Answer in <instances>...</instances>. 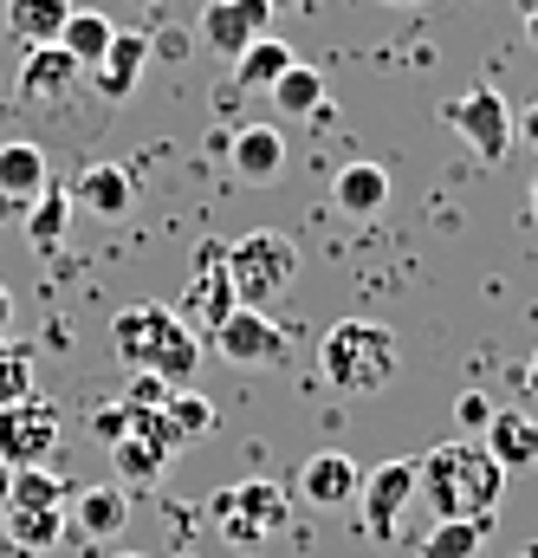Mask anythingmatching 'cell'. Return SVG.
Segmentation results:
<instances>
[{"label":"cell","instance_id":"cell-1","mask_svg":"<svg viewBox=\"0 0 538 558\" xmlns=\"http://www.w3.org/2000/svg\"><path fill=\"white\" fill-rule=\"evenodd\" d=\"M415 468H421V494H428L435 520H493L500 513L506 468L480 441H441Z\"/></svg>","mask_w":538,"mask_h":558},{"label":"cell","instance_id":"cell-2","mask_svg":"<svg viewBox=\"0 0 538 558\" xmlns=\"http://www.w3.org/2000/svg\"><path fill=\"white\" fill-rule=\"evenodd\" d=\"M111 344H118V357L131 371L162 377L169 390L195 384V371H201V344H195V331L169 305H124L118 325H111Z\"/></svg>","mask_w":538,"mask_h":558},{"label":"cell","instance_id":"cell-3","mask_svg":"<svg viewBox=\"0 0 538 558\" xmlns=\"http://www.w3.org/2000/svg\"><path fill=\"white\" fill-rule=\"evenodd\" d=\"M403 351H396V331L390 325H370V318H344L318 338V371L338 397H377L390 377H396Z\"/></svg>","mask_w":538,"mask_h":558},{"label":"cell","instance_id":"cell-4","mask_svg":"<svg viewBox=\"0 0 538 558\" xmlns=\"http://www.w3.org/2000/svg\"><path fill=\"white\" fill-rule=\"evenodd\" d=\"M228 279H234V299H241V305L267 312L272 299H285L292 279H298V247H292V234H279V228L241 234V241L228 247Z\"/></svg>","mask_w":538,"mask_h":558},{"label":"cell","instance_id":"cell-5","mask_svg":"<svg viewBox=\"0 0 538 558\" xmlns=\"http://www.w3.org/2000/svg\"><path fill=\"white\" fill-rule=\"evenodd\" d=\"M285 513H292V500L279 481H228L208 500V526L228 546H267L272 533H285Z\"/></svg>","mask_w":538,"mask_h":558},{"label":"cell","instance_id":"cell-6","mask_svg":"<svg viewBox=\"0 0 538 558\" xmlns=\"http://www.w3.org/2000/svg\"><path fill=\"white\" fill-rule=\"evenodd\" d=\"M59 435H65L59 403H46V397L7 403V410H0V461H7L13 474H20V468H46L52 448H59Z\"/></svg>","mask_w":538,"mask_h":558},{"label":"cell","instance_id":"cell-7","mask_svg":"<svg viewBox=\"0 0 538 558\" xmlns=\"http://www.w3.org/2000/svg\"><path fill=\"white\" fill-rule=\"evenodd\" d=\"M228 312H241V299H234V279H228V247L221 241H208L201 254H195V274L182 286V305H175V318L188 325V331H221L228 325Z\"/></svg>","mask_w":538,"mask_h":558},{"label":"cell","instance_id":"cell-8","mask_svg":"<svg viewBox=\"0 0 538 558\" xmlns=\"http://www.w3.org/2000/svg\"><path fill=\"white\" fill-rule=\"evenodd\" d=\"M415 494H421V468H415V461H383L377 474H364V487H357V520H364V533L390 546V539L403 533V513H408Z\"/></svg>","mask_w":538,"mask_h":558},{"label":"cell","instance_id":"cell-9","mask_svg":"<svg viewBox=\"0 0 538 558\" xmlns=\"http://www.w3.org/2000/svg\"><path fill=\"white\" fill-rule=\"evenodd\" d=\"M441 118H448V124L467 137V149H474V156H487V162H500V156L519 143V137H513V105H506L493 85H474V92H461V98H454Z\"/></svg>","mask_w":538,"mask_h":558},{"label":"cell","instance_id":"cell-10","mask_svg":"<svg viewBox=\"0 0 538 558\" xmlns=\"http://www.w3.org/2000/svg\"><path fill=\"white\" fill-rule=\"evenodd\" d=\"M272 0H208L201 7V46L221 59H241L254 39H267Z\"/></svg>","mask_w":538,"mask_h":558},{"label":"cell","instance_id":"cell-11","mask_svg":"<svg viewBox=\"0 0 538 558\" xmlns=\"http://www.w3.org/2000/svg\"><path fill=\"white\" fill-rule=\"evenodd\" d=\"M13 85H20V98H26V105H39V111H59V105H72V98H78V85H85V65H78L65 46H33Z\"/></svg>","mask_w":538,"mask_h":558},{"label":"cell","instance_id":"cell-12","mask_svg":"<svg viewBox=\"0 0 538 558\" xmlns=\"http://www.w3.org/2000/svg\"><path fill=\"white\" fill-rule=\"evenodd\" d=\"M215 351H221L228 364H241V371H272V364H285V338H279V325H272L267 312H254V305L228 312V325L215 331Z\"/></svg>","mask_w":538,"mask_h":558},{"label":"cell","instance_id":"cell-13","mask_svg":"<svg viewBox=\"0 0 538 558\" xmlns=\"http://www.w3.org/2000/svg\"><path fill=\"white\" fill-rule=\"evenodd\" d=\"M357 487H364V474H357V461H351L344 448H318V454L298 468V500L318 507V513L357 507Z\"/></svg>","mask_w":538,"mask_h":558},{"label":"cell","instance_id":"cell-14","mask_svg":"<svg viewBox=\"0 0 538 558\" xmlns=\"http://www.w3.org/2000/svg\"><path fill=\"white\" fill-rule=\"evenodd\" d=\"M72 189V202L85 208V215H98V221H124L131 215V202H136V182H131V169L124 162H91L78 182H65Z\"/></svg>","mask_w":538,"mask_h":558},{"label":"cell","instance_id":"cell-15","mask_svg":"<svg viewBox=\"0 0 538 558\" xmlns=\"http://www.w3.org/2000/svg\"><path fill=\"white\" fill-rule=\"evenodd\" d=\"M331 202H338V215H351V221L383 215V208H390V169H383V162H351V169H338Z\"/></svg>","mask_w":538,"mask_h":558},{"label":"cell","instance_id":"cell-16","mask_svg":"<svg viewBox=\"0 0 538 558\" xmlns=\"http://www.w3.org/2000/svg\"><path fill=\"white\" fill-rule=\"evenodd\" d=\"M506 474H519V468H538V416L526 410H493L487 422V441H480Z\"/></svg>","mask_w":538,"mask_h":558},{"label":"cell","instance_id":"cell-17","mask_svg":"<svg viewBox=\"0 0 538 558\" xmlns=\"http://www.w3.org/2000/svg\"><path fill=\"white\" fill-rule=\"evenodd\" d=\"M143 59H149V33H131V26H124V33L111 39V52L98 59V78H91L98 98L124 105V98L136 92V78H143Z\"/></svg>","mask_w":538,"mask_h":558},{"label":"cell","instance_id":"cell-18","mask_svg":"<svg viewBox=\"0 0 538 558\" xmlns=\"http://www.w3.org/2000/svg\"><path fill=\"white\" fill-rule=\"evenodd\" d=\"M72 513H78V533H85V539H118V533L131 526V487H118V481L85 487V494L72 500Z\"/></svg>","mask_w":538,"mask_h":558},{"label":"cell","instance_id":"cell-19","mask_svg":"<svg viewBox=\"0 0 538 558\" xmlns=\"http://www.w3.org/2000/svg\"><path fill=\"white\" fill-rule=\"evenodd\" d=\"M285 169V137L279 124H241L234 131V175L241 182H272Z\"/></svg>","mask_w":538,"mask_h":558},{"label":"cell","instance_id":"cell-20","mask_svg":"<svg viewBox=\"0 0 538 558\" xmlns=\"http://www.w3.org/2000/svg\"><path fill=\"white\" fill-rule=\"evenodd\" d=\"M72 20V0H7V33L33 52V46H59Z\"/></svg>","mask_w":538,"mask_h":558},{"label":"cell","instance_id":"cell-21","mask_svg":"<svg viewBox=\"0 0 538 558\" xmlns=\"http://www.w3.org/2000/svg\"><path fill=\"white\" fill-rule=\"evenodd\" d=\"M0 526H7V539H13V553L39 558L65 539V507H7Z\"/></svg>","mask_w":538,"mask_h":558},{"label":"cell","instance_id":"cell-22","mask_svg":"<svg viewBox=\"0 0 538 558\" xmlns=\"http://www.w3.org/2000/svg\"><path fill=\"white\" fill-rule=\"evenodd\" d=\"M46 189V149L39 143H0V195L33 202Z\"/></svg>","mask_w":538,"mask_h":558},{"label":"cell","instance_id":"cell-23","mask_svg":"<svg viewBox=\"0 0 538 558\" xmlns=\"http://www.w3.org/2000/svg\"><path fill=\"white\" fill-rule=\"evenodd\" d=\"M65 221H72V189H39L33 202H26V241L39 247V254H52L59 241H65Z\"/></svg>","mask_w":538,"mask_h":558},{"label":"cell","instance_id":"cell-24","mask_svg":"<svg viewBox=\"0 0 538 558\" xmlns=\"http://www.w3.org/2000/svg\"><path fill=\"white\" fill-rule=\"evenodd\" d=\"M175 454L169 448H156V441H143V435H118L111 441V468H118V487H149V481H162V468H169Z\"/></svg>","mask_w":538,"mask_h":558},{"label":"cell","instance_id":"cell-25","mask_svg":"<svg viewBox=\"0 0 538 558\" xmlns=\"http://www.w3.org/2000/svg\"><path fill=\"white\" fill-rule=\"evenodd\" d=\"M285 65H292V46L267 33V39H254V46H247V52L234 59V85H241V92H260V98H267L272 85H279V72H285Z\"/></svg>","mask_w":538,"mask_h":558},{"label":"cell","instance_id":"cell-26","mask_svg":"<svg viewBox=\"0 0 538 558\" xmlns=\"http://www.w3.org/2000/svg\"><path fill=\"white\" fill-rule=\"evenodd\" d=\"M267 98L279 105V118H311V111H325V78H318L311 65H298V59H292Z\"/></svg>","mask_w":538,"mask_h":558},{"label":"cell","instance_id":"cell-27","mask_svg":"<svg viewBox=\"0 0 538 558\" xmlns=\"http://www.w3.org/2000/svg\"><path fill=\"white\" fill-rule=\"evenodd\" d=\"M111 39H118V26H111L105 13H72V20H65V33H59V46H65L85 72H98V59L111 52Z\"/></svg>","mask_w":538,"mask_h":558},{"label":"cell","instance_id":"cell-28","mask_svg":"<svg viewBox=\"0 0 538 558\" xmlns=\"http://www.w3.org/2000/svg\"><path fill=\"white\" fill-rule=\"evenodd\" d=\"M72 500V487L52 474V468H20L13 474V487H7V507H65ZM0 507V513H7Z\"/></svg>","mask_w":538,"mask_h":558},{"label":"cell","instance_id":"cell-29","mask_svg":"<svg viewBox=\"0 0 538 558\" xmlns=\"http://www.w3.org/2000/svg\"><path fill=\"white\" fill-rule=\"evenodd\" d=\"M26 397H39L33 351H26V344H13V338H0V410H7V403H26Z\"/></svg>","mask_w":538,"mask_h":558},{"label":"cell","instance_id":"cell-30","mask_svg":"<svg viewBox=\"0 0 538 558\" xmlns=\"http://www.w3.org/2000/svg\"><path fill=\"white\" fill-rule=\"evenodd\" d=\"M162 416H169V428H175L182 441H195V435H208V428H215V403H208L195 384H182V390H169V397H162Z\"/></svg>","mask_w":538,"mask_h":558},{"label":"cell","instance_id":"cell-31","mask_svg":"<svg viewBox=\"0 0 538 558\" xmlns=\"http://www.w3.org/2000/svg\"><path fill=\"white\" fill-rule=\"evenodd\" d=\"M487 526H493V520H435L421 558H474L480 539H487Z\"/></svg>","mask_w":538,"mask_h":558},{"label":"cell","instance_id":"cell-32","mask_svg":"<svg viewBox=\"0 0 538 558\" xmlns=\"http://www.w3.org/2000/svg\"><path fill=\"white\" fill-rule=\"evenodd\" d=\"M454 416H461V428H487V422H493V403H487L480 390H467V397L454 403Z\"/></svg>","mask_w":538,"mask_h":558},{"label":"cell","instance_id":"cell-33","mask_svg":"<svg viewBox=\"0 0 538 558\" xmlns=\"http://www.w3.org/2000/svg\"><path fill=\"white\" fill-rule=\"evenodd\" d=\"M513 137H519V143H533V149H538V105H526V111L513 118Z\"/></svg>","mask_w":538,"mask_h":558},{"label":"cell","instance_id":"cell-34","mask_svg":"<svg viewBox=\"0 0 538 558\" xmlns=\"http://www.w3.org/2000/svg\"><path fill=\"white\" fill-rule=\"evenodd\" d=\"M7 331H13V292L0 286V338H7Z\"/></svg>","mask_w":538,"mask_h":558},{"label":"cell","instance_id":"cell-35","mask_svg":"<svg viewBox=\"0 0 538 558\" xmlns=\"http://www.w3.org/2000/svg\"><path fill=\"white\" fill-rule=\"evenodd\" d=\"M526 39L538 46V7H526Z\"/></svg>","mask_w":538,"mask_h":558},{"label":"cell","instance_id":"cell-36","mask_svg":"<svg viewBox=\"0 0 538 558\" xmlns=\"http://www.w3.org/2000/svg\"><path fill=\"white\" fill-rule=\"evenodd\" d=\"M7 487H13V468L0 461V507H7Z\"/></svg>","mask_w":538,"mask_h":558},{"label":"cell","instance_id":"cell-37","mask_svg":"<svg viewBox=\"0 0 538 558\" xmlns=\"http://www.w3.org/2000/svg\"><path fill=\"white\" fill-rule=\"evenodd\" d=\"M526 390L538 397V351H533V364H526Z\"/></svg>","mask_w":538,"mask_h":558},{"label":"cell","instance_id":"cell-38","mask_svg":"<svg viewBox=\"0 0 538 558\" xmlns=\"http://www.w3.org/2000/svg\"><path fill=\"white\" fill-rule=\"evenodd\" d=\"M526 202H533V221H538V175H533V195H526Z\"/></svg>","mask_w":538,"mask_h":558},{"label":"cell","instance_id":"cell-39","mask_svg":"<svg viewBox=\"0 0 538 558\" xmlns=\"http://www.w3.org/2000/svg\"><path fill=\"white\" fill-rule=\"evenodd\" d=\"M396 7H408V0H396Z\"/></svg>","mask_w":538,"mask_h":558},{"label":"cell","instance_id":"cell-40","mask_svg":"<svg viewBox=\"0 0 538 558\" xmlns=\"http://www.w3.org/2000/svg\"><path fill=\"white\" fill-rule=\"evenodd\" d=\"M124 558H136V553H124Z\"/></svg>","mask_w":538,"mask_h":558},{"label":"cell","instance_id":"cell-41","mask_svg":"<svg viewBox=\"0 0 538 558\" xmlns=\"http://www.w3.org/2000/svg\"><path fill=\"white\" fill-rule=\"evenodd\" d=\"M143 7H149V0H143Z\"/></svg>","mask_w":538,"mask_h":558}]
</instances>
